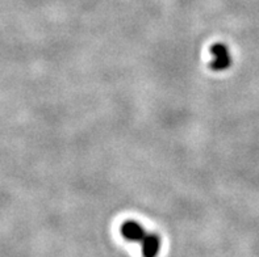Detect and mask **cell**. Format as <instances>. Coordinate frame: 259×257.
Masks as SVG:
<instances>
[{"instance_id": "7a4b0ae2", "label": "cell", "mask_w": 259, "mask_h": 257, "mask_svg": "<svg viewBox=\"0 0 259 257\" xmlns=\"http://www.w3.org/2000/svg\"><path fill=\"white\" fill-rule=\"evenodd\" d=\"M121 234L126 240L140 241V243H141L142 239L146 236L148 232L145 231V228L142 227L138 222L126 221L124 225L121 226Z\"/></svg>"}, {"instance_id": "3957f363", "label": "cell", "mask_w": 259, "mask_h": 257, "mask_svg": "<svg viewBox=\"0 0 259 257\" xmlns=\"http://www.w3.org/2000/svg\"><path fill=\"white\" fill-rule=\"evenodd\" d=\"M161 248V240L155 234H146L141 241V249L144 257H157Z\"/></svg>"}, {"instance_id": "6da1fadb", "label": "cell", "mask_w": 259, "mask_h": 257, "mask_svg": "<svg viewBox=\"0 0 259 257\" xmlns=\"http://www.w3.org/2000/svg\"><path fill=\"white\" fill-rule=\"evenodd\" d=\"M210 54H212V62H210V67L216 71H223L227 70L232 63V58H230L229 49L223 43H216L212 46L210 49Z\"/></svg>"}]
</instances>
